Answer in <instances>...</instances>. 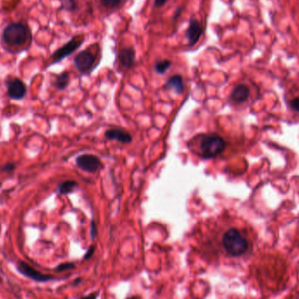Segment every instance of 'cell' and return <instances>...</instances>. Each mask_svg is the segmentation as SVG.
I'll return each mask as SVG.
<instances>
[{
	"label": "cell",
	"mask_w": 299,
	"mask_h": 299,
	"mask_svg": "<svg viewBox=\"0 0 299 299\" xmlns=\"http://www.w3.org/2000/svg\"><path fill=\"white\" fill-rule=\"evenodd\" d=\"M94 250H95V247H94V246H90V247L89 248L88 251H87L86 254L84 255L83 259H84V260H88V259H90V258L93 255Z\"/></svg>",
	"instance_id": "7402d4cb"
},
{
	"label": "cell",
	"mask_w": 299,
	"mask_h": 299,
	"mask_svg": "<svg viewBox=\"0 0 299 299\" xmlns=\"http://www.w3.org/2000/svg\"><path fill=\"white\" fill-rule=\"evenodd\" d=\"M76 165L84 172H96L101 167V162L97 156L84 154L79 156L75 160Z\"/></svg>",
	"instance_id": "52a82bcc"
},
{
	"label": "cell",
	"mask_w": 299,
	"mask_h": 299,
	"mask_svg": "<svg viewBox=\"0 0 299 299\" xmlns=\"http://www.w3.org/2000/svg\"><path fill=\"white\" fill-rule=\"evenodd\" d=\"M222 246L227 254L233 257L243 255L249 248V243L236 228H230L222 236Z\"/></svg>",
	"instance_id": "7a4b0ae2"
},
{
	"label": "cell",
	"mask_w": 299,
	"mask_h": 299,
	"mask_svg": "<svg viewBox=\"0 0 299 299\" xmlns=\"http://www.w3.org/2000/svg\"><path fill=\"white\" fill-rule=\"evenodd\" d=\"M16 269L20 275H22L26 278H29L31 280L38 282V283H46V282L55 279V277L53 275L42 273L24 261H19L17 262Z\"/></svg>",
	"instance_id": "277c9868"
},
{
	"label": "cell",
	"mask_w": 299,
	"mask_h": 299,
	"mask_svg": "<svg viewBox=\"0 0 299 299\" xmlns=\"http://www.w3.org/2000/svg\"><path fill=\"white\" fill-rule=\"evenodd\" d=\"M194 152L199 157L210 159L221 155L226 149L224 139L216 134H200L193 139Z\"/></svg>",
	"instance_id": "6da1fadb"
},
{
	"label": "cell",
	"mask_w": 299,
	"mask_h": 299,
	"mask_svg": "<svg viewBox=\"0 0 299 299\" xmlns=\"http://www.w3.org/2000/svg\"><path fill=\"white\" fill-rule=\"evenodd\" d=\"M171 66H172V62H171L170 60H161V61H157L156 65H155V70H156L158 74L163 75V74H165V72L168 70Z\"/></svg>",
	"instance_id": "2e32d148"
},
{
	"label": "cell",
	"mask_w": 299,
	"mask_h": 299,
	"mask_svg": "<svg viewBox=\"0 0 299 299\" xmlns=\"http://www.w3.org/2000/svg\"><path fill=\"white\" fill-rule=\"evenodd\" d=\"M16 168V165L14 163H6L1 167V171L6 173H11L14 172Z\"/></svg>",
	"instance_id": "ffe728a7"
},
{
	"label": "cell",
	"mask_w": 299,
	"mask_h": 299,
	"mask_svg": "<svg viewBox=\"0 0 299 299\" xmlns=\"http://www.w3.org/2000/svg\"><path fill=\"white\" fill-rule=\"evenodd\" d=\"M166 2L167 0H154V5L156 7H162L165 5Z\"/></svg>",
	"instance_id": "603a6c76"
},
{
	"label": "cell",
	"mask_w": 299,
	"mask_h": 299,
	"mask_svg": "<svg viewBox=\"0 0 299 299\" xmlns=\"http://www.w3.org/2000/svg\"><path fill=\"white\" fill-rule=\"evenodd\" d=\"M185 34L189 45H195L203 34V28L200 23L197 19H191Z\"/></svg>",
	"instance_id": "9c48e42d"
},
{
	"label": "cell",
	"mask_w": 299,
	"mask_h": 299,
	"mask_svg": "<svg viewBox=\"0 0 299 299\" xmlns=\"http://www.w3.org/2000/svg\"><path fill=\"white\" fill-rule=\"evenodd\" d=\"M165 87L169 90L175 91L176 93H182L184 90L183 79L180 75H173L171 78H169Z\"/></svg>",
	"instance_id": "4fadbf2b"
},
{
	"label": "cell",
	"mask_w": 299,
	"mask_h": 299,
	"mask_svg": "<svg viewBox=\"0 0 299 299\" xmlns=\"http://www.w3.org/2000/svg\"><path fill=\"white\" fill-rule=\"evenodd\" d=\"M120 63L124 68H131L135 63V51L133 48H124L119 52Z\"/></svg>",
	"instance_id": "7c38bea8"
},
{
	"label": "cell",
	"mask_w": 299,
	"mask_h": 299,
	"mask_svg": "<svg viewBox=\"0 0 299 299\" xmlns=\"http://www.w3.org/2000/svg\"><path fill=\"white\" fill-rule=\"evenodd\" d=\"M62 7L67 11H73L76 8L75 0H61Z\"/></svg>",
	"instance_id": "ac0fdd59"
},
{
	"label": "cell",
	"mask_w": 299,
	"mask_h": 299,
	"mask_svg": "<svg viewBox=\"0 0 299 299\" xmlns=\"http://www.w3.org/2000/svg\"><path fill=\"white\" fill-rule=\"evenodd\" d=\"M75 268V265L73 262H64L60 263V265L57 266L54 269L55 272H63V271H67V270H71Z\"/></svg>",
	"instance_id": "e0dca14e"
},
{
	"label": "cell",
	"mask_w": 299,
	"mask_h": 299,
	"mask_svg": "<svg viewBox=\"0 0 299 299\" xmlns=\"http://www.w3.org/2000/svg\"><path fill=\"white\" fill-rule=\"evenodd\" d=\"M78 187V183L75 180H66L60 183L58 187V191L60 195H69Z\"/></svg>",
	"instance_id": "5bb4252c"
},
{
	"label": "cell",
	"mask_w": 299,
	"mask_h": 299,
	"mask_svg": "<svg viewBox=\"0 0 299 299\" xmlns=\"http://www.w3.org/2000/svg\"><path fill=\"white\" fill-rule=\"evenodd\" d=\"M96 234H97V229H96V225H95V222L92 221L91 222V238L94 239L95 238V236H96Z\"/></svg>",
	"instance_id": "d4e9b609"
},
{
	"label": "cell",
	"mask_w": 299,
	"mask_h": 299,
	"mask_svg": "<svg viewBox=\"0 0 299 299\" xmlns=\"http://www.w3.org/2000/svg\"><path fill=\"white\" fill-rule=\"evenodd\" d=\"M80 281H81V279H80V278H77V279H76V280H75V282L73 283V284H78L79 282H80Z\"/></svg>",
	"instance_id": "484cf974"
},
{
	"label": "cell",
	"mask_w": 299,
	"mask_h": 299,
	"mask_svg": "<svg viewBox=\"0 0 299 299\" xmlns=\"http://www.w3.org/2000/svg\"><path fill=\"white\" fill-rule=\"evenodd\" d=\"M291 107L296 112L299 113V97L296 98L291 101Z\"/></svg>",
	"instance_id": "44dd1931"
},
{
	"label": "cell",
	"mask_w": 299,
	"mask_h": 299,
	"mask_svg": "<svg viewBox=\"0 0 299 299\" xmlns=\"http://www.w3.org/2000/svg\"><path fill=\"white\" fill-rule=\"evenodd\" d=\"M249 97V89L246 85L240 84L233 90L230 98L236 103H243Z\"/></svg>",
	"instance_id": "8fae6325"
},
{
	"label": "cell",
	"mask_w": 299,
	"mask_h": 299,
	"mask_svg": "<svg viewBox=\"0 0 299 299\" xmlns=\"http://www.w3.org/2000/svg\"><path fill=\"white\" fill-rule=\"evenodd\" d=\"M105 137L106 139H109V140H116V141H119L121 143H124V144H129L131 142L132 138H131V135L123 129H120V128H114V129H110L105 132Z\"/></svg>",
	"instance_id": "30bf717a"
},
{
	"label": "cell",
	"mask_w": 299,
	"mask_h": 299,
	"mask_svg": "<svg viewBox=\"0 0 299 299\" xmlns=\"http://www.w3.org/2000/svg\"><path fill=\"white\" fill-rule=\"evenodd\" d=\"M98 292H92V293H90L89 295L85 296V297H83L82 299H98Z\"/></svg>",
	"instance_id": "cb8c5ba5"
},
{
	"label": "cell",
	"mask_w": 299,
	"mask_h": 299,
	"mask_svg": "<svg viewBox=\"0 0 299 299\" xmlns=\"http://www.w3.org/2000/svg\"><path fill=\"white\" fill-rule=\"evenodd\" d=\"M6 87L8 96L12 100L19 101L26 97L27 89L22 80L19 78L10 79L6 82Z\"/></svg>",
	"instance_id": "8992f818"
},
{
	"label": "cell",
	"mask_w": 299,
	"mask_h": 299,
	"mask_svg": "<svg viewBox=\"0 0 299 299\" xmlns=\"http://www.w3.org/2000/svg\"><path fill=\"white\" fill-rule=\"evenodd\" d=\"M83 37L76 36L73 38L71 41L67 42L63 47H61L52 54V63H58L64 60L66 57L69 56L71 53L75 52L80 46L83 44Z\"/></svg>",
	"instance_id": "5b68a950"
},
{
	"label": "cell",
	"mask_w": 299,
	"mask_h": 299,
	"mask_svg": "<svg viewBox=\"0 0 299 299\" xmlns=\"http://www.w3.org/2000/svg\"><path fill=\"white\" fill-rule=\"evenodd\" d=\"M4 42L10 46H21L27 40V29L20 23H12L4 29Z\"/></svg>",
	"instance_id": "3957f363"
},
{
	"label": "cell",
	"mask_w": 299,
	"mask_h": 299,
	"mask_svg": "<svg viewBox=\"0 0 299 299\" xmlns=\"http://www.w3.org/2000/svg\"><path fill=\"white\" fill-rule=\"evenodd\" d=\"M95 58L90 52L83 51L75 56L74 60L76 69L82 74H86L93 66Z\"/></svg>",
	"instance_id": "ba28073f"
},
{
	"label": "cell",
	"mask_w": 299,
	"mask_h": 299,
	"mask_svg": "<svg viewBox=\"0 0 299 299\" xmlns=\"http://www.w3.org/2000/svg\"><path fill=\"white\" fill-rule=\"evenodd\" d=\"M69 83V74L67 72H64L62 74L58 75L54 82V87L58 90H64L67 88Z\"/></svg>",
	"instance_id": "9a60e30c"
},
{
	"label": "cell",
	"mask_w": 299,
	"mask_h": 299,
	"mask_svg": "<svg viewBox=\"0 0 299 299\" xmlns=\"http://www.w3.org/2000/svg\"><path fill=\"white\" fill-rule=\"evenodd\" d=\"M101 4L107 8H115L119 5L121 0H100Z\"/></svg>",
	"instance_id": "d6986e66"
},
{
	"label": "cell",
	"mask_w": 299,
	"mask_h": 299,
	"mask_svg": "<svg viewBox=\"0 0 299 299\" xmlns=\"http://www.w3.org/2000/svg\"><path fill=\"white\" fill-rule=\"evenodd\" d=\"M136 299V298H134V297H133V298H129V299Z\"/></svg>",
	"instance_id": "4316f807"
}]
</instances>
